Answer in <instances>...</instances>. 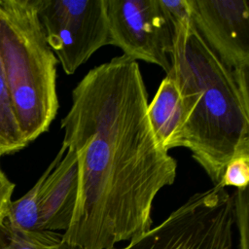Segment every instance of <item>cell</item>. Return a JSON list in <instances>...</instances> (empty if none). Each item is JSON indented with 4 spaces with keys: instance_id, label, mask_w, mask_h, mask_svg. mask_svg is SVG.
I'll return each instance as SVG.
<instances>
[{
    "instance_id": "1",
    "label": "cell",
    "mask_w": 249,
    "mask_h": 249,
    "mask_svg": "<svg viewBox=\"0 0 249 249\" xmlns=\"http://www.w3.org/2000/svg\"><path fill=\"white\" fill-rule=\"evenodd\" d=\"M62 145L77 156L76 204L62 241L110 249L152 228L159 192L174 183L177 161L159 144L137 61L122 54L90 69L72 90Z\"/></svg>"
},
{
    "instance_id": "2",
    "label": "cell",
    "mask_w": 249,
    "mask_h": 249,
    "mask_svg": "<svg viewBox=\"0 0 249 249\" xmlns=\"http://www.w3.org/2000/svg\"><path fill=\"white\" fill-rule=\"evenodd\" d=\"M171 77L187 121L181 147L217 185L233 158L249 156V82L239 78L205 43L191 17L173 23Z\"/></svg>"
},
{
    "instance_id": "3",
    "label": "cell",
    "mask_w": 249,
    "mask_h": 249,
    "mask_svg": "<svg viewBox=\"0 0 249 249\" xmlns=\"http://www.w3.org/2000/svg\"><path fill=\"white\" fill-rule=\"evenodd\" d=\"M0 60L13 114L28 145L49 130L58 110L57 58L33 0H0Z\"/></svg>"
},
{
    "instance_id": "4",
    "label": "cell",
    "mask_w": 249,
    "mask_h": 249,
    "mask_svg": "<svg viewBox=\"0 0 249 249\" xmlns=\"http://www.w3.org/2000/svg\"><path fill=\"white\" fill-rule=\"evenodd\" d=\"M235 225L233 196L220 185L191 196L155 228L121 248L231 249Z\"/></svg>"
},
{
    "instance_id": "5",
    "label": "cell",
    "mask_w": 249,
    "mask_h": 249,
    "mask_svg": "<svg viewBox=\"0 0 249 249\" xmlns=\"http://www.w3.org/2000/svg\"><path fill=\"white\" fill-rule=\"evenodd\" d=\"M47 42L67 75L111 45L104 0H33Z\"/></svg>"
},
{
    "instance_id": "6",
    "label": "cell",
    "mask_w": 249,
    "mask_h": 249,
    "mask_svg": "<svg viewBox=\"0 0 249 249\" xmlns=\"http://www.w3.org/2000/svg\"><path fill=\"white\" fill-rule=\"evenodd\" d=\"M110 42L123 54L160 66L171 67L174 26L160 0H104Z\"/></svg>"
},
{
    "instance_id": "7",
    "label": "cell",
    "mask_w": 249,
    "mask_h": 249,
    "mask_svg": "<svg viewBox=\"0 0 249 249\" xmlns=\"http://www.w3.org/2000/svg\"><path fill=\"white\" fill-rule=\"evenodd\" d=\"M191 19L205 43L235 74L249 82L247 0H187Z\"/></svg>"
},
{
    "instance_id": "8",
    "label": "cell",
    "mask_w": 249,
    "mask_h": 249,
    "mask_svg": "<svg viewBox=\"0 0 249 249\" xmlns=\"http://www.w3.org/2000/svg\"><path fill=\"white\" fill-rule=\"evenodd\" d=\"M78 186L77 156L73 149L66 148L65 154L40 188L39 214L43 231L68 229L76 204Z\"/></svg>"
},
{
    "instance_id": "9",
    "label": "cell",
    "mask_w": 249,
    "mask_h": 249,
    "mask_svg": "<svg viewBox=\"0 0 249 249\" xmlns=\"http://www.w3.org/2000/svg\"><path fill=\"white\" fill-rule=\"evenodd\" d=\"M147 116L153 132L162 149L181 147L187 110L175 81L169 77L161 81L147 107Z\"/></svg>"
},
{
    "instance_id": "10",
    "label": "cell",
    "mask_w": 249,
    "mask_h": 249,
    "mask_svg": "<svg viewBox=\"0 0 249 249\" xmlns=\"http://www.w3.org/2000/svg\"><path fill=\"white\" fill-rule=\"evenodd\" d=\"M65 152L66 148L61 145L55 158L49 164L34 186L20 198L12 201L10 213L6 220V224L12 231L20 234L37 247L53 245L62 240V234L56 231H43L41 229L39 192L44 180L52 169L59 162Z\"/></svg>"
},
{
    "instance_id": "11",
    "label": "cell",
    "mask_w": 249,
    "mask_h": 249,
    "mask_svg": "<svg viewBox=\"0 0 249 249\" xmlns=\"http://www.w3.org/2000/svg\"><path fill=\"white\" fill-rule=\"evenodd\" d=\"M26 146L13 114L0 60V152L3 156L14 154Z\"/></svg>"
},
{
    "instance_id": "12",
    "label": "cell",
    "mask_w": 249,
    "mask_h": 249,
    "mask_svg": "<svg viewBox=\"0 0 249 249\" xmlns=\"http://www.w3.org/2000/svg\"><path fill=\"white\" fill-rule=\"evenodd\" d=\"M249 156H238L231 159L225 166L221 181L217 184L224 188L234 187L235 190L248 188Z\"/></svg>"
},
{
    "instance_id": "13",
    "label": "cell",
    "mask_w": 249,
    "mask_h": 249,
    "mask_svg": "<svg viewBox=\"0 0 249 249\" xmlns=\"http://www.w3.org/2000/svg\"><path fill=\"white\" fill-rule=\"evenodd\" d=\"M235 225L239 231L240 249H248V214H249V193L248 188L235 190L233 195Z\"/></svg>"
},
{
    "instance_id": "14",
    "label": "cell",
    "mask_w": 249,
    "mask_h": 249,
    "mask_svg": "<svg viewBox=\"0 0 249 249\" xmlns=\"http://www.w3.org/2000/svg\"><path fill=\"white\" fill-rule=\"evenodd\" d=\"M2 153L0 152V159L2 157ZM16 184L13 183L6 175V173L2 170L0 164V227L4 225L6 222L11 205H12V196L15 190Z\"/></svg>"
},
{
    "instance_id": "15",
    "label": "cell",
    "mask_w": 249,
    "mask_h": 249,
    "mask_svg": "<svg viewBox=\"0 0 249 249\" xmlns=\"http://www.w3.org/2000/svg\"><path fill=\"white\" fill-rule=\"evenodd\" d=\"M0 249H38V247L12 231L5 222L0 227Z\"/></svg>"
},
{
    "instance_id": "16",
    "label": "cell",
    "mask_w": 249,
    "mask_h": 249,
    "mask_svg": "<svg viewBox=\"0 0 249 249\" xmlns=\"http://www.w3.org/2000/svg\"><path fill=\"white\" fill-rule=\"evenodd\" d=\"M38 249H84L82 246L80 245H75V244H71L65 241H60L59 243L53 244V245H49V246H42V247H38Z\"/></svg>"
}]
</instances>
